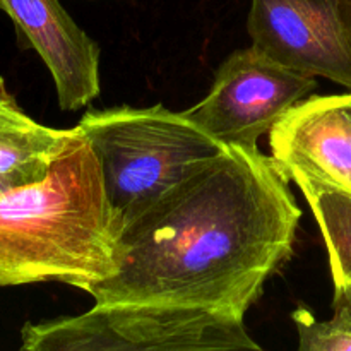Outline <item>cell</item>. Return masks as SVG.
I'll list each match as a JSON object with an SVG mask.
<instances>
[{"mask_svg": "<svg viewBox=\"0 0 351 351\" xmlns=\"http://www.w3.org/2000/svg\"><path fill=\"white\" fill-rule=\"evenodd\" d=\"M300 219L271 156L226 146L120 225L117 271L84 291L98 305L201 307L245 319L293 254Z\"/></svg>", "mask_w": 351, "mask_h": 351, "instance_id": "obj_1", "label": "cell"}, {"mask_svg": "<svg viewBox=\"0 0 351 351\" xmlns=\"http://www.w3.org/2000/svg\"><path fill=\"white\" fill-rule=\"evenodd\" d=\"M115 243L101 167L77 127L45 180L0 195V287L84 290L117 271Z\"/></svg>", "mask_w": 351, "mask_h": 351, "instance_id": "obj_2", "label": "cell"}, {"mask_svg": "<svg viewBox=\"0 0 351 351\" xmlns=\"http://www.w3.org/2000/svg\"><path fill=\"white\" fill-rule=\"evenodd\" d=\"M77 129L88 137L99 161L117 232L191 168L226 147L184 112H171L163 105L88 110Z\"/></svg>", "mask_w": 351, "mask_h": 351, "instance_id": "obj_3", "label": "cell"}, {"mask_svg": "<svg viewBox=\"0 0 351 351\" xmlns=\"http://www.w3.org/2000/svg\"><path fill=\"white\" fill-rule=\"evenodd\" d=\"M21 351H266L243 317L177 305H98L79 315L26 322Z\"/></svg>", "mask_w": 351, "mask_h": 351, "instance_id": "obj_4", "label": "cell"}, {"mask_svg": "<svg viewBox=\"0 0 351 351\" xmlns=\"http://www.w3.org/2000/svg\"><path fill=\"white\" fill-rule=\"evenodd\" d=\"M315 89V77L285 67L250 45L226 57L208 96L184 115L223 146L257 151L261 137Z\"/></svg>", "mask_w": 351, "mask_h": 351, "instance_id": "obj_5", "label": "cell"}, {"mask_svg": "<svg viewBox=\"0 0 351 351\" xmlns=\"http://www.w3.org/2000/svg\"><path fill=\"white\" fill-rule=\"evenodd\" d=\"M252 47L281 65L351 91V45L338 0H252Z\"/></svg>", "mask_w": 351, "mask_h": 351, "instance_id": "obj_6", "label": "cell"}, {"mask_svg": "<svg viewBox=\"0 0 351 351\" xmlns=\"http://www.w3.org/2000/svg\"><path fill=\"white\" fill-rule=\"evenodd\" d=\"M271 160L288 182L351 194V112L346 95H311L269 132Z\"/></svg>", "mask_w": 351, "mask_h": 351, "instance_id": "obj_7", "label": "cell"}, {"mask_svg": "<svg viewBox=\"0 0 351 351\" xmlns=\"http://www.w3.org/2000/svg\"><path fill=\"white\" fill-rule=\"evenodd\" d=\"M23 48H33L53 79L58 106L77 112L99 95V47L58 0H0Z\"/></svg>", "mask_w": 351, "mask_h": 351, "instance_id": "obj_8", "label": "cell"}, {"mask_svg": "<svg viewBox=\"0 0 351 351\" xmlns=\"http://www.w3.org/2000/svg\"><path fill=\"white\" fill-rule=\"evenodd\" d=\"M72 136L26 115L0 77V195L45 180Z\"/></svg>", "mask_w": 351, "mask_h": 351, "instance_id": "obj_9", "label": "cell"}, {"mask_svg": "<svg viewBox=\"0 0 351 351\" xmlns=\"http://www.w3.org/2000/svg\"><path fill=\"white\" fill-rule=\"evenodd\" d=\"M324 239L332 283L351 280V194L339 189L298 182Z\"/></svg>", "mask_w": 351, "mask_h": 351, "instance_id": "obj_10", "label": "cell"}, {"mask_svg": "<svg viewBox=\"0 0 351 351\" xmlns=\"http://www.w3.org/2000/svg\"><path fill=\"white\" fill-rule=\"evenodd\" d=\"M297 328V351H351V315L335 311L329 321H319L305 305L291 312Z\"/></svg>", "mask_w": 351, "mask_h": 351, "instance_id": "obj_11", "label": "cell"}, {"mask_svg": "<svg viewBox=\"0 0 351 351\" xmlns=\"http://www.w3.org/2000/svg\"><path fill=\"white\" fill-rule=\"evenodd\" d=\"M332 311H345L351 315V280L341 285H335Z\"/></svg>", "mask_w": 351, "mask_h": 351, "instance_id": "obj_12", "label": "cell"}, {"mask_svg": "<svg viewBox=\"0 0 351 351\" xmlns=\"http://www.w3.org/2000/svg\"><path fill=\"white\" fill-rule=\"evenodd\" d=\"M338 10L341 16L343 26H345L346 36L351 45V0H338Z\"/></svg>", "mask_w": 351, "mask_h": 351, "instance_id": "obj_13", "label": "cell"}, {"mask_svg": "<svg viewBox=\"0 0 351 351\" xmlns=\"http://www.w3.org/2000/svg\"><path fill=\"white\" fill-rule=\"evenodd\" d=\"M346 105H348V110L351 112V91L346 93Z\"/></svg>", "mask_w": 351, "mask_h": 351, "instance_id": "obj_14", "label": "cell"}]
</instances>
